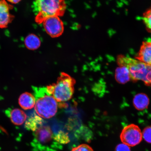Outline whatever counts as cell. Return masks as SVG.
<instances>
[{
    "label": "cell",
    "mask_w": 151,
    "mask_h": 151,
    "mask_svg": "<svg viewBox=\"0 0 151 151\" xmlns=\"http://www.w3.org/2000/svg\"><path fill=\"white\" fill-rule=\"evenodd\" d=\"M13 8V5L8 1H0V28H7L14 19V16L10 12Z\"/></svg>",
    "instance_id": "ba28073f"
},
{
    "label": "cell",
    "mask_w": 151,
    "mask_h": 151,
    "mask_svg": "<svg viewBox=\"0 0 151 151\" xmlns=\"http://www.w3.org/2000/svg\"><path fill=\"white\" fill-rule=\"evenodd\" d=\"M54 134L50 126L42 125L34 132L32 146L37 151H56L61 145L54 139Z\"/></svg>",
    "instance_id": "5b68a950"
},
{
    "label": "cell",
    "mask_w": 151,
    "mask_h": 151,
    "mask_svg": "<svg viewBox=\"0 0 151 151\" xmlns=\"http://www.w3.org/2000/svg\"><path fill=\"white\" fill-rule=\"evenodd\" d=\"M133 103L136 109L139 111L143 110L148 107L150 99L146 94L139 93L134 97Z\"/></svg>",
    "instance_id": "8fae6325"
},
{
    "label": "cell",
    "mask_w": 151,
    "mask_h": 151,
    "mask_svg": "<svg viewBox=\"0 0 151 151\" xmlns=\"http://www.w3.org/2000/svg\"><path fill=\"white\" fill-rule=\"evenodd\" d=\"M143 19L147 30L151 33V7L143 14Z\"/></svg>",
    "instance_id": "e0dca14e"
},
{
    "label": "cell",
    "mask_w": 151,
    "mask_h": 151,
    "mask_svg": "<svg viewBox=\"0 0 151 151\" xmlns=\"http://www.w3.org/2000/svg\"><path fill=\"white\" fill-rule=\"evenodd\" d=\"M75 79L65 73H61L55 83L47 87L48 91L58 102L69 101L74 92Z\"/></svg>",
    "instance_id": "277c9868"
},
{
    "label": "cell",
    "mask_w": 151,
    "mask_h": 151,
    "mask_svg": "<svg viewBox=\"0 0 151 151\" xmlns=\"http://www.w3.org/2000/svg\"><path fill=\"white\" fill-rule=\"evenodd\" d=\"M142 137L147 143H151V126H148L143 129Z\"/></svg>",
    "instance_id": "ac0fdd59"
},
{
    "label": "cell",
    "mask_w": 151,
    "mask_h": 151,
    "mask_svg": "<svg viewBox=\"0 0 151 151\" xmlns=\"http://www.w3.org/2000/svg\"><path fill=\"white\" fill-rule=\"evenodd\" d=\"M35 100V110L41 118L48 119L55 116L58 111L57 101L47 87H33Z\"/></svg>",
    "instance_id": "6da1fadb"
},
{
    "label": "cell",
    "mask_w": 151,
    "mask_h": 151,
    "mask_svg": "<svg viewBox=\"0 0 151 151\" xmlns=\"http://www.w3.org/2000/svg\"><path fill=\"white\" fill-rule=\"evenodd\" d=\"M43 23L47 33L52 37H59L63 32L64 24L59 17H50L46 19Z\"/></svg>",
    "instance_id": "52a82bcc"
},
{
    "label": "cell",
    "mask_w": 151,
    "mask_h": 151,
    "mask_svg": "<svg viewBox=\"0 0 151 151\" xmlns=\"http://www.w3.org/2000/svg\"><path fill=\"white\" fill-rule=\"evenodd\" d=\"M42 119L38 115H34L28 119L25 123V127L27 129L35 132L40 127L43 125Z\"/></svg>",
    "instance_id": "5bb4252c"
},
{
    "label": "cell",
    "mask_w": 151,
    "mask_h": 151,
    "mask_svg": "<svg viewBox=\"0 0 151 151\" xmlns=\"http://www.w3.org/2000/svg\"><path fill=\"white\" fill-rule=\"evenodd\" d=\"M136 59L149 65H151V37L142 42Z\"/></svg>",
    "instance_id": "9c48e42d"
},
{
    "label": "cell",
    "mask_w": 151,
    "mask_h": 151,
    "mask_svg": "<svg viewBox=\"0 0 151 151\" xmlns=\"http://www.w3.org/2000/svg\"><path fill=\"white\" fill-rule=\"evenodd\" d=\"M115 151H131V150L129 146L122 143L117 146Z\"/></svg>",
    "instance_id": "ffe728a7"
},
{
    "label": "cell",
    "mask_w": 151,
    "mask_h": 151,
    "mask_svg": "<svg viewBox=\"0 0 151 151\" xmlns=\"http://www.w3.org/2000/svg\"><path fill=\"white\" fill-rule=\"evenodd\" d=\"M120 138L124 144L129 147L135 146L142 140V132L138 126L134 124H130L122 129Z\"/></svg>",
    "instance_id": "8992f818"
},
{
    "label": "cell",
    "mask_w": 151,
    "mask_h": 151,
    "mask_svg": "<svg viewBox=\"0 0 151 151\" xmlns=\"http://www.w3.org/2000/svg\"><path fill=\"white\" fill-rule=\"evenodd\" d=\"M115 79L121 84H125L131 80L129 71L124 66H119L115 71Z\"/></svg>",
    "instance_id": "4fadbf2b"
},
{
    "label": "cell",
    "mask_w": 151,
    "mask_h": 151,
    "mask_svg": "<svg viewBox=\"0 0 151 151\" xmlns=\"http://www.w3.org/2000/svg\"><path fill=\"white\" fill-rule=\"evenodd\" d=\"M25 46L28 50H35L39 48L41 45V41L39 38L35 34L28 35L24 40Z\"/></svg>",
    "instance_id": "9a60e30c"
},
{
    "label": "cell",
    "mask_w": 151,
    "mask_h": 151,
    "mask_svg": "<svg viewBox=\"0 0 151 151\" xmlns=\"http://www.w3.org/2000/svg\"><path fill=\"white\" fill-rule=\"evenodd\" d=\"M7 1L9 3H10V4H17L19 2H20V1H18V0H17V1H15V0H14V1Z\"/></svg>",
    "instance_id": "44dd1931"
},
{
    "label": "cell",
    "mask_w": 151,
    "mask_h": 151,
    "mask_svg": "<svg viewBox=\"0 0 151 151\" xmlns=\"http://www.w3.org/2000/svg\"><path fill=\"white\" fill-rule=\"evenodd\" d=\"M117 61L119 66L127 68L131 80L134 82L141 80L151 87V65L122 55L118 56Z\"/></svg>",
    "instance_id": "7a4b0ae2"
},
{
    "label": "cell",
    "mask_w": 151,
    "mask_h": 151,
    "mask_svg": "<svg viewBox=\"0 0 151 151\" xmlns=\"http://www.w3.org/2000/svg\"><path fill=\"white\" fill-rule=\"evenodd\" d=\"M9 117L11 122L16 125H21L27 119V116L24 111L18 109H12Z\"/></svg>",
    "instance_id": "7c38bea8"
},
{
    "label": "cell",
    "mask_w": 151,
    "mask_h": 151,
    "mask_svg": "<svg viewBox=\"0 0 151 151\" xmlns=\"http://www.w3.org/2000/svg\"><path fill=\"white\" fill-rule=\"evenodd\" d=\"M54 139L60 145L67 144L70 141L67 134L62 131L58 132L54 134Z\"/></svg>",
    "instance_id": "2e32d148"
},
{
    "label": "cell",
    "mask_w": 151,
    "mask_h": 151,
    "mask_svg": "<svg viewBox=\"0 0 151 151\" xmlns=\"http://www.w3.org/2000/svg\"><path fill=\"white\" fill-rule=\"evenodd\" d=\"M66 8L65 1L61 0H37L33 4L35 21L38 24L50 17L63 16Z\"/></svg>",
    "instance_id": "3957f363"
},
{
    "label": "cell",
    "mask_w": 151,
    "mask_h": 151,
    "mask_svg": "<svg viewBox=\"0 0 151 151\" xmlns=\"http://www.w3.org/2000/svg\"><path fill=\"white\" fill-rule=\"evenodd\" d=\"M71 151H93L91 147L86 144H82L73 149Z\"/></svg>",
    "instance_id": "d6986e66"
},
{
    "label": "cell",
    "mask_w": 151,
    "mask_h": 151,
    "mask_svg": "<svg viewBox=\"0 0 151 151\" xmlns=\"http://www.w3.org/2000/svg\"><path fill=\"white\" fill-rule=\"evenodd\" d=\"M19 104L22 109L25 110L33 109L35 104V96L29 92H24L19 98Z\"/></svg>",
    "instance_id": "30bf717a"
}]
</instances>
